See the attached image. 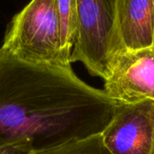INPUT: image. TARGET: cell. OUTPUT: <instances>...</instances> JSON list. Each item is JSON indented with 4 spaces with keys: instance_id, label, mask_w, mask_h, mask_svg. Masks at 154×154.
<instances>
[{
    "instance_id": "obj_1",
    "label": "cell",
    "mask_w": 154,
    "mask_h": 154,
    "mask_svg": "<svg viewBox=\"0 0 154 154\" xmlns=\"http://www.w3.org/2000/svg\"><path fill=\"white\" fill-rule=\"evenodd\" d=\"M116 102L82 81L71 66L25 62L0 48V137L33 150L100 134Z\"/></svg>"
},
{
    "instance_id": "obj_9",
    "label": "cell",
    "mask_w": 154,
    "mask_h": 154,
    "mask_svg": "<svg viewBox=\"0 0 154 154\" xmlns=\"http://www.w3.org/2000/svg\"><path fill=\"white\" fill-rule=\"evenodd\" d=\"M33 147L27 141H9L0 137V154H31Z\"/></svg>"
},
{
    "instance_id": "obj_5",
    "label": "cell",
    "mask_w": 154,
    "mask_h": 154,
    "mask_svg": "<svg viewBox=\"0 0 154 154\" xmlns=\"http://www.w3.org/2000/svg\"><path fill=\"white\" fill-rule=\"evenodd\" d=\"M104 80L105 93L116 103L154 100V46L118 52Z\"/></svg>"
},
{
    "instance_id": "obj_3",
    "label": "cell",
    "mask_w": 154,
    "mask_h": 154,
    "mask_svg": "<svg viewBox=\"0 0 154 154\" xmlns=\"http://www.w3.org/2000/svg\"><path fill=\"white\" fill-rule=\"evenodd\" d=\"M117 0H77L79 29L70 61L81 62L92 76L108 75L114 57L125 50L116 31Z\"/></svg>"
},
{
    "instance_id": "obj_7",
    "label": "cell",
    "mask_w": 154,
    "mask_h": 154,
    "mask_svg": "<svg viewBox=\"0 0 154 154\" xmlns=\"http://www.w3.org/2000/svg\"><path fill=\"white\" fill-rule=\"evenodd\" d=\"M57 6L60 23L61 49L65 58L70 61L79 29L77 0H57Z\"/></svg>"
},
{
    "instance_id": "obj_6",
    "label": "cell",
    "mask_w": 154,
    "mask_h": 154,
    "mask_svg": "<svg viewBox=\"0 0 154 154\" xmlns=\"http://www.w3.org/2000/svg\"><path fill=\"white\" fill-rule=\"evenodd\" d=\"M116 31L124 49L139 50L154 43V0H117Z\"/></svg>"
},
{
    "instance_id": "obj_4",
    "label": "cell",
    "mask_w": 154,
    "mask_h": 154,
    "mask_svg": "<svg viewBox=\"0 0 154 154\" xmlns=\"http://www.w3.org/2000/svg\"><path fill=\"white\" fill-rule=\"evenodd\" d=\"M101 136L111 154H154V100L117 103Z\"/></svg>"
},
{
    "instance_id": "obj_10",
    "label": "cell",
    "mask_w": 154,
    "mask_h": 154,
    "mask_svg": "<svg viewBox=\"0 0 154 154\" xmlns=\"http://www.w3.org/2000/svg\"><path fill=\"white\" fill-rule=\"evenodd\" d=\"M153 46H154V43H153Z\"/></svg>"
},
{
    "instance_id": "obj_2",
    "label": "cell",
    "mask_w": 154,
    "mask_h": 154,
    "mask_svg": "<svg viewBox=\"0 0 154 154\" xmlns=\"http://www.w3.org/2000/svg\"><path fill=\"white\" fill-rule=\"evenodd\" d=\"M1 49L25 62L71 66L61 49L57 0H31L12 18Z\"/></svg>"
},
{
    "instance_id": "obj_8",
    "label": "cell",
    "mask_w": 154,
    "mask_h": 154,
    "mask_svg": "<svg viewBox=\"0 0 154 154\" xmlns=\"http://www.w3.org/2000/svg\"><path fill=\"white\" fill-rule=\"evenodd\" d=\"M31 154H111L106 148L101 134L86 139L68 142L43 150H33Z\"/></svg>"
}]
</instances>
